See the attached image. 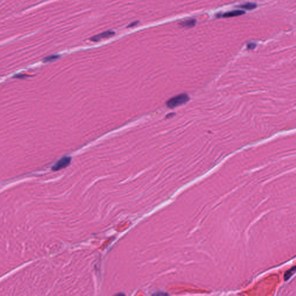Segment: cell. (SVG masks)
Instances as JSON below:
<instances>
[{"instance_id":"obj_1","label":"cell","mask_w":296,"mask_h":296,"mask_svg":"<svg viewBox=\"0 0 296 296\" xmlns=\"http://www.w3.org/2000/svg\"><path fill=\"white\" fill-rule=\"evenodd\" d=\"M189 100V98L187 95L180 94L168 100L167 103V105L170 108H174L184 103H186Z\"/></svg>"},{"instance_id":"obj_2","label":"cell","mask_w":296,"mask_h":296,"mask_svg":"<svg viewBox=\"0 0 296 296\" xmlns=\"http://www.w3.org/2000/svg\"><path fill=\"white\" fill-rule=\"evenodd\" d=\"M71 158L70 157H64L59 160L53 167L52 170L54 171H57L60 170H62L67 167L71 163Z\"/></svg>"},{"instance_id":"obj_3","label":"cell","mask_w":296,"mask_h":296,"mask_svg":"<svg viewBox=\"0 0 296 296\" xmlns=\"http://www.w3.org/2000/svg\"><path fill=\"white\" fill-rule=\"evenodd\" d=\"M115 33L114 31H111V30H108V31H104L103 33H101L98 34H97V35H96L95 36L92 37L90 38V40L93 41V42H98V41H100L101 39L111 38L112 36H113L115 35Z\"/></svg>"},{"instance_id":"obj_4","label":"cell","mask_w":296,"mask_h":296,"mask_svg":"<svg viewBox=\"0 0 296 296\" xmlns=\"http://www.w3.org/2000/svg\"><path fill=\"white\" fill-rule=\"evenodd\" d=\"M244 14H245V11H244L242 10H235V11H232L226 12V13L223 14L222 17L226 18H232V17L241 16V15H244Z\"/></svg>"},{"instance_id":"obj_5","label":"cell","mask_w":296,"mask_h":296,"mask_svg":"<svg viewBox=\"0 0 296 296\" xmlns=\"http://www.w3.org/2000/svg\"><path fill=\"white\" fill-rule=\"evenodd\" d=\"M295 272H296V266H294V267L291 268L290 269H289V270H287L285 272L284 275V280H289Z\"/></svg>"},{"instance_id":"obj_6","label":"cell","mask_w":296,"mask_h":296,"mask_svg":"<svg viewBox=\"0 0 296 296\" xmlns=\"http://www.w3.org/2000/svg\"><path fill=\"white\" fill-rule=\"evenodd\" d=\"M257 7V6L256 4L251 3H246L245 4L239 6L240 8L244 9V10H255V8H256Z\"/></svg>"},{"instance_id":"obj_7","label":"cell","mask_w":296,"mask_h":296,"mask_svg":"<svg viewBox=\"0 0 296 296\" xmlns=\"http://www.w3.org/2000/svg\"><path fill=\"white\" fill-rule=\"evenodd\" d=\"M196 24V20L194 19H190L188 20H186L182 23H181V26L184 27H192Z\"/></svg>"},{"instance_id":"obj_8","label":"cell","mask_w":296,"mask_h":296,"mask_svg":"<svg viewBox=\"0 0 296 296\" xmlns=\"http://www.w3.org/2000/svg\"><path fill=\"white\" fill-rule=\"evenodd\" d=\"M59 57V56L58 55H52V56H48L47 57H45L44 59H43V61L44 62H48V61H53L54 60H56L57 58H58Z\"/></svg>"},{"instance_id":"obj_9","label":"cell","mask_w":296,"mask_h":296,"mask_svg":"<svg viewBox=\"0 0 296 296\" xmlns=\"http://www.w3.org/2000/svg\"><path fill=\"white\" fill-rule=\"evenodd\" d=\"M255 46H256V45L255 43H249L248 45V48L249 49H254L255 48Z\"/></svg>"},{"instance_id":"obj_10","label":"cell","mask_w":296,"mask_h":296,"mask_svg":"<svg viewBox=\"0 0 296 296\" xmlns=\"http://www.w3.org/2000/svg\"><path fill=\"white\" fill-rule=\"evenodd\" d=\"M136 24H137V23H132V24H131L130 25H129V26H128V27H132V26H134L136 25Z\"/></svg>"}]
</instances>
